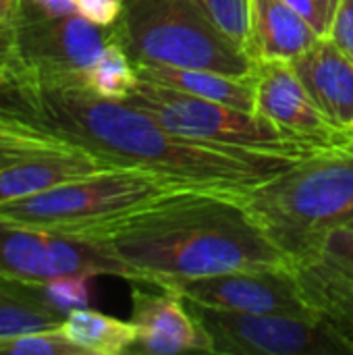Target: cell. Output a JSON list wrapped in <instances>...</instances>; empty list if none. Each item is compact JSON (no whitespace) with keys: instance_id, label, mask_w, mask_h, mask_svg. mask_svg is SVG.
<instances>
[{"instance_id":"cell-1","label":"cell","mask_w":353,"mask_h":355,"mask_svg":"<svg viewBox=\"0 0 353 355\" xmlns=\"http://www.w3.org/2000/svg\"><path fill=\"white\" fill-rule=\"evenodd\" d=\"M0 131L81 148L112 166L139 168L181 189L239 200L295 162L191 141L125 100L96 96L83 79L46 75L15 58L0 77Z\"/></svg>"},{"instance_id":"cell-2","label":"cell","mask_w":353,"mask_h":355,"mask_svg":"<svg viewBox=\"0 0 353 355\" xmlns=\"http://www.w3.org/2000/svg\"><path fill=\"white\" fill-rule=\"evenodd\" d=\"M79 235L125 262L135 283L158 289L177 279L293 266L243 200L208 191H171Z\"/></svg>"},{"instance_id":"cell-3","label":"cell","mask_w":353,"mask_h":355,"mask_svg":"<svg viewBox=\"0 0 353 355\" xmlns=\"http://www.w3.org/2000/svg\"><path fill=\"white\" fill-rule=\"evenodd\" d=\"M243 202L293 266L316 258L333 229L353 227V146L295 160Z\"/></svg>"},{"instance_id":"cell-4","label":"cell","mask_w":353,"mask_h":355,"mask_svg":"<svg viewBox=\"0 0 353 355\" xmlns=\"http://www.w3.org/2000/svg\"><path fill=\"white\" fill-rule=\"evenodd\" d=\"M114 40L133 64L214 71L254 81L258 60L231 44L196 0H123Z\"/></svg>"},{"instance_id":"cell-5","label":"cell","mask_w":353,"mask_h":355,"mask_svg":"<svg viewBox=\"0 0 353 355\" xmlns=\"http://www.w3.org/2000/svg\"><path fill=\"white\" fill-rule=\"evenodd\" d=\"M177 189L181 187L139 168H110L0 204V218L54 233L79 235Z\"/></svg>"},{"instance_id":"cell-6","label":"cell","mask_w":353,"mask_h":355,"mask_svg":"<svg viewBox=\"0 0 353 355\" xmlns=\"http://www.w3.org/2000/svg\"><path fill=\"white\" fill-rule=\"evenodd\" d=\"M125 102L148 112L169 131L198 144L289 160H302L325 152L295 139L254 110L204 100L146 79H139Z\"/></svg>"},{"instance_id":"cell-7","label":"cell","mask_w":353,"mask_h":355,"mask_svg":"<svg viewBox=\"0 0 353 355\" xmlns=\"http://www.w3.org/2000/svg\"><path fill=\"white\" fill-rule=\"evenodd\" d=\"M204 327L212 354L350 355L347 343L322 320L289 314H248L185 302Z\"/></svg>"},{"instance_id":"cell-8","label":"cell","mask_w":353,"mask_h":355,"mask_svg":"<svg viewBox=\"0 0 353 355\" xmlns=\"http://www.w3.org/2000/svg\"><path fill=\"white\" fill-rule=\"evenodd\" d=\"M0 275L42 283L60 275H110L135 283V272L83 235L54 233L0 218Z\"/></svg>"},{"instance_id":"cell-9","label":"cell","mask_w":353,"mask_h":355,"mask_svg":"<svg viewBox=\"0 0 353 355\" xmlns=\"http://www.w3.org/2000/svg\"><path fill=\"white\" fill-rule=\"evenodd\" d=\"M15 60L46 75L83 79L102 48L114 40V27H98L77 12L46 17L21 4L12 31Z\"/></svg>"},{"instance_id":"cell-10","label":"cell","mask_w":353,"mask_h":355,"mask_svg":"<svg viewBox=\"0 0 353 355\" xmlns=\"http://www.w3.org/2000/svg\"><path fill=\"white\" fill-rule=\"evenodd\" d=\"M160 289H171L189 304L216 310L320 318L300 287L295 266L177 279Z\"/></svg>"},{"instance_id":"cell-11","label":"cell","mask_w":353,"mask_h":355,"mask_svg":"<svg viewBox=\"0 0 353 355\" xmlns=\"http://www.w3.org/2000/svg\"><path fill=\"white\" fill-rule=\"evenodd\" d=\"M254 110L285 133L318 150L352 148L353 137L339 129L312 100L285 60H262L254 81Z\"/></svg>"},{"instance_id":"cell-12","label":"cell","mask_w":353,"mask_h":355,"mask_svg":"<svg viewBox=\"0 0 353 355\" xmlns=\"http://www.w3.org/2000/svg\"><path fill=\"white\" fill-rule=\"evenodd\" d=\"M131 306V322L137 329V339L129 354H212L204 327L179 293L171 289H162V293L133 289Z\"/></svg>"},{"instance_id":"cell-13","label":"cell","mask_w":353,"mask_h":355,"mask_svg":"<svg viewBox=\"0 0 353 355\" xmlns=\"http://www.w3.org/2000/svg\"><path fill=\"white\" fill-rule=\"evenodd\" d=\"M291 67L318 108L353 137L352 60L329 35H320L310 50L291 60Z\"/></svg>"},{"instance_id":"cell-14","label":"cell","mask_w":353,"mask_h":355,"mask_svg":"<svg viewBox=\"0 0 353 355\" xmlns=\"http://www.w3.org/2000/svg\"><path fill=\"white\" fill-rule=\"evenodd\" d=\"M110 168L123 166H112L81 148L62 144L58 148L0 168V204L15 202L54 185L92 177Z\"/></svg>"},{"instance_id":"cell-15","label":"cell","mask_w":353,"mask_h":355,"mask_svg":"<svg viewBox=\"0 0 353 355\" xmlns=\"http://www.w3.org/2000/svg\"><path fill=\"white\" fill-rule=\"evenodd\" d=\"M252 50L258 62H291L310 50L320 33L285 0H250Z\"/></svg>"},{"instance_id":"cell-16","label":"cell","mask_w":353,"mask_h":355,"mask_svg":"<svg viewBox=\"0 0 353 355\" xmlns=\"http://www.w3.org/2000/svg\"><path fill=\"white\" fill-rule=\"evenodd\" d=\"M300 287L314 312L353 352V281L327 266L320 258L295 264Z\"/></svg>"},{"instance_id":"cell-17","label":"cell","mask_w":353,"mask_h":355,"mask_svg":"<svg viewBox=\"0 0 353 355\" xmlns=\"http://www.w3.org/2000/svg\"><path fill=\"white\" fill-rule=\"evenodd\" d=\"M139 79L166 85L204 100L221 102L227 106L254 110V81L233 79L214 71L181 69L169 64H133ZM256 112V110H254Z\"/></svg>"},{"instance_id":"cell-18","label":"cell","mask_w":353,"mask_h":355,"mask_svg":"<svg viewBox=\"0 0 353 355\" xmlns=\"http://www.w3.org/2000/svg\"><path fill=\"white\" fill-rule=\"evenodd\" d=\"M64 318L48 302L42 283L0 275V339L31 331H54Z\"/></svg>"},{"instance_id":"cell-19","label":"cell","mask_w":353,"mask_h":355,"mask_svg":"<svg viewBox=\"0 0 353 355\" xmlns=\"http://www.w3.org/2000/svg\"><path fill=\"white\" fill-rule=\"evenodd\" d=\"M60 331L79 349L96 355L129 354L137 339V329L131 320L125 322L89 308L69 312Z\"/></svg>"},{"instance_id":"cell-20","label":"cell","mask_w":353,"mask_h":355,"mask_svg":"<svg viewBox=\"0 0 353 355\" xmlns=\"http://www.w3.org/2000/svg\"><path fill=\"white\" fill-rule=\"evenodd\" d=\"M83 83L96 96L108 100H127L139 83V75L125 48L110 40L96 62L83 73Z\"/></svg>"},{"instance_id":"cell-21","label":"cell","mask_w":353,"mask_h":355,"mask_svg":"<svg viewBox=\"0 0 353 355\" xmlns=\"http://www.w3.org/2000/svg\"><path fill=\"white\" fill-rule=\"evenodd\" d=\"M208 21L239 50L254 58L252 27H250V0H196ZM256 60V58H254Z\"/></svg>"},{"instance_id":"cell-22","label":"cell","mask_w":353,"mask_h":355,"mask_svg":"<svg viewBox=\"0 0 353 355\" xmlns=\"http://www.w3.org/2000/svg\"><path fill=\"white\" fill-rule=\"evenodd\" d=\"M0 355H85L60 329L31 331L0 339Z\"/></svg>"},{"instance_id":"cell-23","label":"cell","mask_w":353,"mask_h":355,"mask_svg":"<svg viewBox=\"0 0 353 355\" xmlns=\"http://www.w3.org/2000/svg\"><path fill=\"white\" fill-rule=\"evenodd\" d=\"M92 275H60L42 281V289L48 302L64 316L73 310L89 306L92 297Z\"/></svg>"},{"instance_id":"cell-24","label":"cell","mask_w":353,"mask_h":355,"mask_svg":"<svg viewBox=\"0 0 353 355\" xmlns=\"http://www.w3.org/2000/svg\"><path fill=\"white\" fill-rule=\"evenodd\" d=\"M316 258L353 281V227L333 229L325 237Z\"/></svg>"},{"instance_id":"cell-25","label":"cell","mask_w":353,"mask_h":355,"mask_svg":"<svg viewBox=\"0 0 353 355\" xmlns=\"http://www.w3.org/2000/svg\"><path fill=\"white\" fill-rule=\"evenodd\" d=\"M62 144L44 139V137H31V135H17V133H4L0 131V168L21 162L25 158H31L35 154L48 152L52 148H58ZM67 146V144H64Z\"/></svg>"},{"instance_id":"cell-26","label":"cell","mask_w":353,"mask_h":355,"mask_svg":"<svg viewBox=\"0 0 353 355\" xmlns=\"http://www.w3.org/2000/svg\"><path fill=\"white\" fill-rule=\"evenodd\" d=\"M75 12L98 27H112L121 12L123 0H73Z\"/></svg>"},{"instance_id":"cell-27","label":"cell","mask_w":353,"mask_h":355,"mask_svg":"<svg viewBox=\"0 0 353 355\" xmlns=\"http://www.w3.org/2000/svg\"><path fill=\"white\" fill-rule=\"evenodd\" d=\"M353 62V0H341L327 33Z\"/></svg>"},{"instance_id":"cell-28","label":"cell","mask_w":353,"mask_h":355,"mask_svg":"<svg viewBox=\"0 0 353 355\" xmlns=\"http://www.w3.org/2000/svg\"><path fill=\"white\" fill-rule=\"evenodd\" d=\"M293 10H298L320 35H327L329 33V23H327V19H325V15H322V10H320V6H318V2L316 0H285Z\"/></svg>"},{"instance_id":"cell-29","label":"cell","mask_w":353,"mask_h":355,"mask_svg":"<svg viewBox=\"0 0 353 355\" xmlns=\"http://www.w3.org/2000/svg\"><path fill=\"white\" fill-rule=\"evenodd\" d=\"M21 4L46 17H67L75 12L73 0H21Z\"/></svg>"},{"instance_id":"cell-30","label":"cell","mask_w":353,"mask_h":355,"mask_svg":"<svg viewBox=\"0 0 353 355\" xmlns=\"http://www.w3.org/2000/svg\"><path fill=\"white\" fill-rule=\"evenodd\" d=\"M21 15V0H0V33L12 31Z\"/></svg>"},{"instance_id":"cell-31","label":"cell","mask_w":353,"mask_h":355,"mask_svg":"<svg viewBox=\"0 0 353 355\" xmlns=\"http://www.w3.org/2000/svg\"><path fill=\"white\" fill-rule=\"evenodd\" d=\"M15 50H12V35L8 33H0V77L4 73V69L8 67V62L12 60Z\"/></svg>"},{"instance_id":"cell-32","label":"cell","mask_w":353,"mask_h":355,"mask_svg":"<svg viewBox=\"0 0 353 355\" xmlns=\"http://www.w3.org/2000/svg\"><path fill=\"white\" fill-rule=\"evenodd\" d=\"M316 2H318V6H320L325 19H327L329 27H331V23H333V19H335V12H337L341 0H316Z\"/></svg>"}]
</instances>
